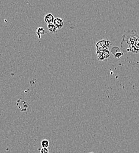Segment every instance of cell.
Masks as SVG:
<instances>
[{
	"instance_id": "cell-1",
	"label": "cell",
	"mask_w": 139,
	"mask_h": 153,
	"mask_svg": "<svg viewBox=\"0 0 139 153\" xmlns=\"http://www.w3.org/2000/svg\"><path fill=\"white\" fill-rule=\"evenodd\" d=\"M139 36L137 31L135 30L131 31H128L122 36V43L126 42L128 44V49L127 50V51H131L133 53H138L139 51L134 47L136 41L139 39Z\"/></svg>"
},
{
	"instance_id": "cell-2",
	"label": "cell",
	"mask_w": 139,
	"mask_h": 153,
	"mask_svg": "<svg viewBox=\"0 0 139 153\" xmlns=\"http://www.w3.org/2000/svg\"><path fill=\"white\" fill-rule=\"evenodd\" d=\"M17 105L19 107V108L20 109L21 111H26L27 110V108L29 106V104L27 102H26V101H24V100L21 98L17 101Z\"/></svg>"
},
{
	"instance_id": "cell-3",
	"label": "cell",
	"mask_w": 139,
	"mask_h": 153,
	"mask_svg": "<svg viewBox=\"0 0 139 153\" xmlns=\"http://www.w3.org/2000/svg\"><path fill=\"white\" fill-rule=\"evenodd\" d=\"M53 24L56 27V28L58 30L61 29L63 25H64V22H63V19L60 18H56L55 19V20L53 21Z\"/></svg>"
},
{
	"instance_id": "cell-4",
	"label": "cell",
	"mask_w": 139,
	"mask_h": 153,
	"mask_svg": "<svg viewBox=\"0 0 139 153\" xmlns=\"http://www.w3.org/2000/svg\"><path fill=\"white\" fill-rule=\"evenodd\" d=\"M54 20H55V17L53 15H52V14H47L44 17V21L48 24H53Z\"/></svg>"
},
{
	"instance_id": "cell-5",
	"label": "cell",
	"mask_w": 139,
	"mask_h": 153,
	"mask_svg": "<svg viewBox=\"0 0 139 153\" xmlns=\"http://www.w3.org/2000/svg\"><path fill=\"white\" fill-rule=\"evenodd\" d=\"M46 33V31L42 27L38 28L36 30V34L38 35L39 38H41V36L42 35H44Z\"/></svg>"
},
{
	"instance_id": "cell-6",
	"label": "cell",
	"mask_w": 139,
	"mask_h": 153,
	"mask_svg": "<svg viewBox=\"0 0 139 153\" xmlns=\"http://www.w3.org/2000/svg\"><path fill=\"white\" fill-rule=\"evenodd\" d=\"M47 28L50 33H55L58 30V29L56 28V27L53 24H48Z\"/></svg>"
},
{
	"instance_id": "cell-7",
	"label": "cell",
	"mask_w": 139,
	"mask_h": 153,
	"mask_svg": "<svg viewBox=\"0 0 139 153\" xmlns=\"http://www.w3.org/2000/svg\"><path fill=\"white\" fill-rule=\"evenodd\" d=\"M105 41H106V40L102 39V40H101V41H99L98 42H97V44H96V45H95L96 50L100 49V48H101L103 46H104L105 44Z\"/></svg>"
},
{
	"instance_id": "cell-8",
	"label": "cell",
	"mask_w": 139,
	"mask_h": 153,
	"mask_svg": "<svg viewBox=\"0 0 139 153\" xmlns=\"http://www.w3.org/2000/svg\"><path fill=\"white\" fill-rule=\"evenodd\" d=\"M41 146L42 148H48L49 146V142L47 140H43L41 142Z\"/></svg>"
},
{
	"instance_id": "cell-9",
	"label": "cell",
	"mask_w": 139,
	"mask_h": 153,
	"mask_svg": "<svg viewBox=\"0 0 139 153\" xmlns=\"http://www.w3.org/2000/svg\"><path fill=\"white\" fill-rule=\"evenodd\" d=\"M102 56H103V57L104 58V59H107L110 57V52L108 50H105L102 53Z\"/></svg>"
},
{
	"instance_id": "cell-10",
	"label": "cell",
	"mask_w": 139,
	"mask_h": 153,
	"mask_svg": "<svg viewBox=\"0 0 139 153\" xmlns=\"http://www.w3.org/2000/svg\"><path fill=\"white\" fill-rule=\"evenodd\" d=\"M120 52V50L118 47H114L113 48H112L111 49V53L115 56L117 53Z\"/></svg>"
},
{
	"instance_id": "cell-11",
	"label": "cell",
	"mask_w": 139,
	"mask_h": 153,
	"mask_svg": "<svg viewBox=\"0 0 139 153\" xmlns=\"http://www.w3.org/2000/svg\"><path fill=\"white\" fill-rule=\"evenodd\" d=\"M40 150V153H49V150L47 148H41Z\"/></svg>"
},
{
	"instance_id": "cell-12",
	"label": "cell",
	"mask_w": 139,
	"mask_h": 153,
	"mask_svg": "<svg viewBox=\"0 0 139 153\" xmlns=\"http://www.w3.org/2000/svg\"><path fill=\"white\" fill-rule=\"evenodd\" d=\"M123 54H124V53H122V52H119V53H117V54L114 56V57H115V58H117V59H119V58L123 56Z\"/></svg>"
},
{
	"instance_id": "cell-13",
	"label": "cell",
	"mask_w": 139,
	"mask_h": 153,
	"mask_svg": "<svg viewBox=\"0 0 139 153\" xmlns=\"http://www.w3.org/2000/svg\"><path fill=\"white\" fill-rule=\"evenodd\" d=\"M97 56H98V59H99V60H101V61H103V60H104V58L103 57V56H102V53H99V54H97Z\"/></svg>"
},
{
	"instance_id": "cell-14",
	"label": "cell",
	"mask_w": 139,
	"mask_h": 153,
	"mask_svg": "<svg viewBox=\"0 0 139 153\" xmlns=\"http://www.w3.org/2000/svg\"><path fill=\"white\" fill-rule=\"evenodd\" d=\"M111 44V42L110 41H108V40H106V41H105V45L107 46V47H109L110 46V45Z\"/></svg>"
},
{
	"instance_id": "cell-15",
	"label": "cell",
	"mask_w": 139,
	"mask_h": 153,
	"mask_svg": "<svg viewBox=\"0 0 139 153\" xmlns=\"http://www.w3.org/2000/svg\"></svg>"
}]
</instances>
